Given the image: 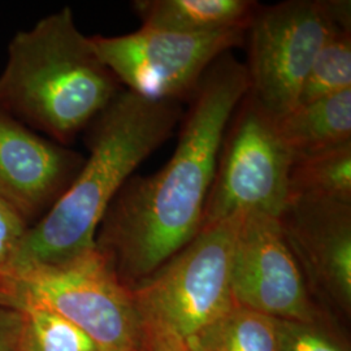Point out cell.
I'll list each match as a JSON object with an SVG mask.
<instances>
[{
  "label": "cell",
  "instance_id": "cell-8",
  "mask_svg": "<svg viewBox=\"0 0 351 351\" xmlns=\"http://www.w3.org/2000/svg\"><path fill=\"white\" fill-rule=\"evenodd\" d=\"M246 30L180 34L142 26L124 36L90 39L123 88L152 101L181 103L220 56L245 45Z\"/></svg>",
  "mask_w": 351,
  "mask_h": 351
},
{
  "label": "cell",
  "instance_id": "cell-19",
  "mask_svg": "<svg viewBox=\"0 0 351 351\" xmlns=\"http://www.w3.org/2000/svg\"><path fill=\"white\" fill-rule=\"evenodd\" d=\"M29 229L23 216L0 198V277L10 271Z\"/></svg>",
  "mask_w": 351,
  "mask_h": 351
},
{
  "label": "cell",
  "instance_id": "cell-7",
  "mask_svg": "<svg viewBox=\"0 0 351 351\" xmlns=\"http://www.w3.org/2000/svg\"><path fill=\"white\" fill-rule=\"evenodd\" d=\"M293 158L276 120L246 94L226 126L202 228L239 213L278 219L289 202Z\"/></svg>",
  "mask_w": 351,
  "mask_h": 351
},
{
  "label": "cell",
  "instance_id": "cell-15",
  "mask_svg": "<svg viewBox=\"0 0 351 351\" xmlns=\"http://www.w3.org/2000/svg\"><path fill=\"white\" fill-rule=\"evenodd\" d=\"M23 314L24 351H99L75 324L36 302L0 295Z\"/></svg>",
  "mask_w": 351,
  "mask_h": 351
},
{
  "label": "cell",
  "instance_id": "cell-20",
  "mask_svg": "<svg viewBox=\"0 0 351 351\" xmlns=\"http://www.w3.org/2000/svg\"><path fill=\"white\" fill-rule=\"evenodd\" d=\"M0 351L23 350V314L14 306L0 301Z\"/></svg>",
  "mask_w": 351,
  "mask_h": 351
},
{
  "label": "cell",
  "instance_id": "cell-11",
  "mask_svg": "<svg viewBox=\"0 0 351 351\" xmlns=\"http://www.w3.org/2000/svg\"><path fill=\"white\" fill-rule=\"evenodd\" d=\"M302 272L342 306L351 302V203L290 197L278 217Z\"/></svg>",
  "mask_w": 351,
  "mask_h": 351
},
{
  "label": "cell",
  "instance_id": "cell-13",
  "mask_svg": "<svg viewBox=\"0 0 351 351\" xmlns=\"http://www.w3.org/2000/svg\"><path fill=\"white\" fill-rule=\"evenodd\" d=\"M277 128L294 156L350 143L351 88L298 104L277 120Z\"/></svg>",
  "mask_w": 351,
  "mask_h": 351
},
{
  "label": "cell",
  "instance_id": "cell-1",
  "mask_svg": "<svg viewBox=\"0 0 351 351\" xmlns=\"http://www.w3.org/2000/svg\"><path fill=\"white\" fill-rule=\"evenodd\" d=\"M247 91L246 65L230 52L220 56L190 98L171 159L130 177L110 204L95 247L128 288L199 233L226 126Z\"/></svg>",
  "mask_w": 351,
  "mask_h": 351
},
{
  "label": "cell",
  "instance_id": "cell-21",
  "mask_svg": "<svg viewBox=\"0 0 351 351\" xmlns=\"http://www.w3.org/2000/svg\"><path fill=\"white\" fill-rule=\"evenodd\" d=\"M145 339H149V351H188L178 341L156 332L145 330Z\"/></svg>",
  "mask_w": 351,
  "mask_h": 351
},
{
  "label": "cell",
  "instance_id": "cell-3",
  "mask_svg": "<svg viewBox=\"0 0 351 351\" xmlns=\"http://www.w3.org/2000/svg\"><path fill=\"white\" fill-rule=\"evenodd\" d=\"M123 88L65 7L12 38L0 108L68 147Z\"/></svg>",
  "mask_w": 351,
  "mask_h": 351
},
{
  "label": "cell",
  "instance_id": "cell-10",
  "mask_svg": "<svg viewBox=\"0 0 351 351\" xmlns=\"http://www.w3.org/2000/svg\"><path fill=\"white\" fill-rule=\"evenodd\" d=\"M84 162L80 152L46 138L0 108V198L30 228L50 213Z\"/></svg>",
  "mask_w": 351,
  "mask_h": 351
},
{
  "label": "cell",
  "instance_id": "cell-2",
  "mask_svg": "<svg viewBox=\"0 0 351 351\" xmlns=\"http://www.w3.org/2000/svg\"><path fill=\"white\" fill-rule=\"evenodd\" d=\"M182 116L181 103L152 101L123 88L85 130L84 165L50 213L27 230L4 276L95 250L97 232L114 197L143 160L171 138Z\"/></svg>",
  "mask_w": 351,
  "mask_h": 351
},
{
  "label": "cell",
  "instance_id": "cell-14",
  "mask_svg": "<svg viewBox=\"0 0 351 351\" xmlns=\"http://www.w3.org/2000/svg\"><path fill=\"white\" fill-rule=\"evenodd\" d=\"M310 197L351 203V142L295 155L289 172V198Z\"/></svg>",
  "mask_w": 351,
  "mask_h": 351
},
{
  "label": "cell",
  "instance_id": "cell-4",
  "mask_svg": "<svg viewBox=\"0 0 351 351\" xmlns=\"http://www.w3.org/2000/svg\"><path fill=\"white\" fill-rule=\"evenodd\" d=\"M243 215L203 226L188 245L132 288L143 332L172 337L186 350L234 307L230 268Z\"/></svg>",
  "mask_w": 351,
  "mask_h": 351
},
{
  "label": "cell",
  "instance_id": "cell-9",
  "mask_svg": "<svg viewBox=\"0 0 351 351\" xmlns=\"http://www.w3.org/2000/svg\"><path fill=\"white\" fill-rule=\"evenodd\" d=\"M230 287L237 306L277 320L313 323L304 275L277 217L246 213L234 242Z\"/></svg>",
  "mask_w": 351,
  "mask_h": 351
},
{
  "label": "cell",
  "instance_id": "cell-12",
  "mask_svg": "<svg viewBox=\"0 0 351 351\" xmlns=\"http://www.w3.org/2000/svg\"><path fill=\"white\" fill-rule=\"evenodd\" d=\"M254 0H136L133 10L143 27L180 34H210L247 27Z\"/></svg>",
  "mask_w": 351,
  "mask_h": 351
},
{
  "label": "cell",
  "instance_id": "cell-16",
  "mask_svg": "<svg viewBox=\"0 0 351 351\" xmlns=\"http://www.w3.org/2000/svg\"><path fill=\"white\" fill-rule=\"evenodd\" d=\"M189 351H277L276 319L236 304Z\"/></svg>",
  "mask_w": 351,
  "mask_h": 351
},
{
  "label": "cell",
  "instance_id": "cell-6",
  "mask_svg": "<svg viewBox=\"0 0 351 351\" xmlns=\"http://www.w3.org/2000/svg\"><path fill=\"white\" fill-rule=\"evenodd\" d=\"M350 1L288 0L256 8L246 30L247 95L280 120L294 110L317 52L339 24H351Z\"/></svg>",
  "mask_w": 351,
  "mask_h": 351
},
{
  "label": "cell",
  "instance_id": "cell-17",
  "mask_svg": "<svg viewBox=\"0 0 351 351\" xmlns=\"http://www.w3.org/2000/svg\"><path fill=\"white\" fill-rule=\"evenodd\" d=\"M349 88H351V24H339L317 52L302 86L298 104L317 101Z\"/></svg>",
  "mask_w": 351,
  "mask_h": 351
},
{
  "label": "cell",
  "instance_id": "cell-18",
  "mask_svg": "<svg viewBox=\"0 0 351 351\" xmlns=\"http://www.w3.org/2000/svg\"><path fill=\"white\" fill-rule=\"evenodd\" d=\"M277 351H346L313 323L277 320Z\"/></svg>",
  "mask_w": 351,
  "mask_h": 351
},
{
  "label": "cell",
  "instance_id": "cell-5",
  "mask_svg": "<svg viewBox=\"0 0 351 351\" xmlns=\"http://www.w3.org/2000/svg\"><path fill=\"white\" fill-rule=\"evenodd\" d=\"M0 295L39 303L75 324L99 351H143L145 332L132 289L99 251L0 277Z\"/></svg>",
  "mask_w": 351,
  "mask_h": 351
}]
</instances>
